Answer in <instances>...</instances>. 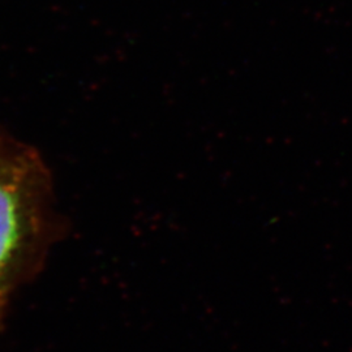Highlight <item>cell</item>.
Returning <instances> with one entry per match:
<instances>
[{"label":"cell","mask_w":352,"mask_h":352,"mask_svg":"<svg viewBox=\"0 0 352 352\" xmlns=\"http://www.w3.org/2000/svg\"><path fill=\"white\" fill-rule=\"evenodd\" d=\"M54 201L50 170L37 149L0 129V327L60 232Z\"/></svg>","instance_id":"1"}]
</instances>
